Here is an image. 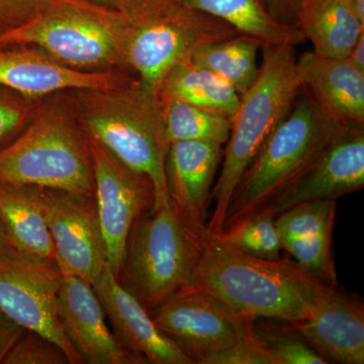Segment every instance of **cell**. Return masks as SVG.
<instances>
[{
	"label": "cell",
	"instance_id": "32",
	"mask_svg": "<svg viewBox=\"0 0 364 364\" xmlns=\"http://www.w3.org/2000/svg\"><path fill=\"white\" fill-rule=\"evenodd\" d=\"M305 0H264L273 18L287 26H296L299 14Z\"/></svg>",
	"mask_w": 364,
	"mask_h": 364
},
{
	"label": "cell",
	"instance_id": "12",
	"mask_svg": "<svg viewBox=\"0 0 364 364\" xmlns=\"http://www.w3.org/2000/svg\"><path fill=\"white\" fill-rule=\"evenodd\" d=\"M41 188L57 267L92 284L107 267L95 196Z\"/></svg>",
	"mask_w": 364,
	"mask_h": 364
},
{
	"label": "cell",
	"instance_id": "15",
	"mask_svg": "<svg viewBox=\"0 0 364 364\" xmlns=\"http://www.w3.org/2000/svg\"><path fill=\"white\" fill-rule=\"evenodd\" d=\"M364 188V130L352 126L258 214L277 217L287 208L312 200H334ZM257 215V214H256Z\"/></svg>",
	"mask_w": 364,
	"mask_h": 364
},
{
	"label": "cell",
	"instance_id": "11",
	"mask_svg": "<svg viewBox=\"0 0 364 364\" xmlns=\"http://www.w3.org/2000/svg\"><path fill=\"white\" fill-rule=\"evenodd\" d=\"M150 316L193 364H205L210 356L251 334L254 321L195 287L177 294Z\"/></svg>",
	"mask_w": 364,
	"mask_h": 364
},
{
	"label": "cell",
	"instance_id": "25",
	"mask_svg": "<svg viewBox=\"0 0 364 364\" xmlns=\"http://www.w3.org/2000/svg\"><path fill=\"white\" fill-rule=\"evenodd\" d=\"M160 102L169 145L178 141H200L220 145L227 143L231 132V117L177 100Z\"/></svg>",
	"mask_w": 364,
	"mask_h": 364
},
{
	"label": "cell",
	"instance_id": "31",
	"mask_svg": "<svg viewBox=\"0 0 364 364\" xmlns=\"http://www.w3.org/2000/svg\"><path fill=\"white\" fill-rule=\"evenodd\" d=\"M50 0H0V33L25 23Z\"/></svg>",
	"mask_w": 364,
	"mask_h": 364
},
{
	"label": "cell",
	"instance_id": "5",
	"mask_svg": "<svg viewBox=\"0 0 364 364\" xmlns=\"http://www.w3.org/2000/svg\"><path fill=\"white\" fill-rule=\"evenodd\" d=\"M296 47L286 43L262 48L263 61L257 77L241 95L231 119L221 173L210 198L215 200V208L207 224L210 233L222 232L228 207L244 172L296 102L301 88Z\"/></svg>",
	"mask_w": 364,
	"mask_h": 364
},
{
	"label": "cell",
	"instance_id": "1",
	"mask_svg": "<svg viewBox=\"0 0 364 364\" xmlns=\"http://www.w3.org/2000/svg\"><path fill=\"white\" fill-rule=\"evenodd\" d=\"M330 287L299 269L289 258L251 257L210 233L193 287L245 317L294 326L308 317Z\"/></svg>",
	"mask_w": 364,
	"mask_h": 364
},
{
	"label": "cell",
	"instance_id": "8",
	"mask_svg": "<svg viewBox=\"0 0 364 364\" xmlns=\"http://www.w3.org/2000/svg\"><path fill=\"white\" fill-rule=\"evenodd\" d=\"M122 14L124 69L154 91L170 69L198 46L239 33L178 0H138Z\"/></svg>",
	"mask_w": 364,
	"mask_h": 364
},
{
	"label": "cell",
	"instance_id": "26",
	"mask_svg": "<svg viewBox=\"0 0 364 364\" xmlns=\"http://www.w3.org/2000/svg\"><path fill=\"white\" fill-rule=\"evenodd\" d=\"M214 235L223 243L251 257L267 260L280 258L282 247L273 215H254Z\"/></svg>",
	"mask_w": 364,
	"mask_h": 364
},
{
	"label": "cell",
	"instance_id": "22",
	"mask_svg": "<svg viewBox=\"0 0 364 364\" xmlns=\"http://www.w3.org/2000/svg\"><path fill=\"white\" fill-rule=\"evenodd\" d=\"M161 100H177L222 112L231 117L240 102V93L226 80L191 58L170 69L156 91Z\"/></svg>",
	"mask_w": 364,
	"mask_h": 364
},
{
	"label": "cell",
	"instance_id": "4",
	"mask_svg": "<svg viewBox=\"0 0 364 364\" xmlns=\"http://www.w3.org/2000/svg\"><path fill=\"white\" fill-rule=\"evenodd\" d=\"M0 182L93 195L87 134L68 91L40 100L25 129L0 150Z\"/></svg>",
	"mask_w": 364,
	"mask_h": 364
},
{
	"label": "cell",
	"instance_id": "37",
	"mask_svg": "<svg viewBox=\"0 0 364 364\" xmlns=\"http://www.w3.org/2000/svg\"><path fill=\"white\" fill-rule=\"evenodd\" d=\"M14 249L13 246L9 244L7 241L6 236L2 233L1 229H0V253L6 252V251L13 250ZM16 250V249H14Z\"/></svg>",
	"mask_w": 364,
	"mask_h": 364
},
{
	"label": "cell",
	"instance_id": "21",
	"mask_svg": "<svg viewBox=\"0 0 364 364\" xmlns=\"http://www.w3.org/2000/svg\"><path fill=\"white\" fill-rule=\"evenodd\" d=\"M296 28L314 51L326 57L346 58L364 33V23L356 18L347 0H305Z\"/></svg>",
	"mask_w": 364,
	"mask_h": 364
},
{
	"label": "cell",
	"instance_id": "20",
	"mask_svg": "<svg viewBox=\"0 0 364 364\" xmlns=\"http://www.w3.org/2000/svg\"><path fill=\"white\" fill-rule=\"evenodd\" d=\"M0 229L21 255L55 262L40 186L0 182Z\"/></svg>",
	"mask_w": 364,
	"mask_h": 364
},
{
	"label": "cell",
	"instance_id": "13",
	"mask_svg": "<svg viewBox=\"0 0 364 364\" xmlns=\"http://www.w3.org/2000/svg\"><path fill=\"white\" fill-rule=\"evenodd\" d=\"M131 75L124 70H78L31 46L0 47V85L35 102L64 91L109 90Z\"/></svg>",
	"mask_w": 364,
	"mask_h": 364
},
{
	"label": "cell",
	"instance_id": "14",
	"mask_svg": "<svg viewBox=\"0 0 364 364\" xmlns=\"http://www.w3.org/2000/svg\"><path fill=\"white\" fill-rule=\"evenodd\" d=\"M58 312L63 331L83 363H147L112 332L104 306L87 280L62 274Z\"/></svg>",
	"mask_w": 364,
	"mask_h": 364
},
{
	"label": "cell",
	"instance_id": "7",
	"mask_svg": "<svg viewBox=\"0 0 364 364\" xmlns=\"http://www.w3.org/2000/svg\"><path fill=\"white\" fill-rule=\"evenodd\" d=\"M122 11L88 0H50L23 25L0 33V47L31 46L83 71L124 70Z\"/></svg>",
	"mask_w": 364,
	"mask_h": 364
},
{
	"label": "cell",
	"instance_id": "3",
	"mask_svg": "<svg viewBox=\"0 0 364 364\" xmlns=\"http://www.w3.org/2000/svg\"><path fill=\"white\" fill-rule=\"evenodd\" d=\"M208 235L171 200L151 208L132 228L117 279L151 313L193 287Z\"/></svg>",
	"mask_w": 364,
	"mask_h": 364
},
{
	"label": "cell",
	"instance_id": "30",
	"mask_svg": "<svg viewBox=\"0 0 364 364\" xmlns=\"http://www.w3.org/2000/svg\"><path fill=\"white\" fill-rule=\"evenodd\" d=\"M205 364H273L252 333L229 348L210 356Z\"/></svg>",
	"mask_w": 364,
	"mask_h": 364
},
{
	"label": "cell",
	"instance_id": "29",
	"mask_svg": "<svg viewBox=\"0 0 364 364\" xmlns=\"http://www.w3.org/2000/svg\"><path fill=\"white\" fill-rule=\"evenodd\" d=\"M39 102L0 85V150L25 129Z\"/></svg>",
	"mask_w": 364,
	"mask_h": 364
},
{
	"label": "cell",
	"instance_id": "18",
	"mask_svg": "<svg viewBox=\"0 0 364 364\" xmlns=\"http://www.w3.org/2000/svg\"><path fill=\"white\" fill-rule=\"evenodd\" d=\"M301 87L327 116L346 126L364 127V72L347 58L306 52L296 59Z\"/></svg>",
	"mask_w": 364,
	"mask_h": 364
},
{
	"label": "cell",
	"instance_id": "34",
	"mask_svg": "<svg viewBox=\"0 0 364 364\" xmlns=\"http://www.w3.org/2000/svg\"><path fill=\"white\" fill-rule=\"evenodd\" d=\"M358 70L364 72V33L358 38L346 57Z\"/></svg>",
	"mask_w": 364,
	"mask_h": 364
},
{
	"label": "cell",
	"instance_id": "24",
	"mask_svg": "<svg viewBox=\"0 0 364 364\" xmlns=\"http://www.w3.org/2000/svg\"><path fill=\"white\" fill-rule=\"evenodd\" d=\"M259 49L262 46L257 40L237 33L228 39L198 46L191 53V58L226 80L241 95L257 77Z\"/></svg>",
	"mask_w": 364,
	"mask_h": 364
},
{
	"label": "cell",
	"instance_id": "19",
	"mask_svg": "<svg viewBox=\"0 0 364 364\" xmlns=\"http://www.w3.org/2000/svg\"><path fill=\"white\" fill-rule=\"evenodd\" d=\"M223 153V145L215 143L178 141L169 145L165 176L170 200L198 221H205Z\"/></svg>",
	"mask_w": 364,
	"mask_h": 364
},
{
	"label": "cell",
	"instance_id": "27",
	"mask_svg": "<svg viewBox=\"0 0 364 364\" xmlns=\"http://www.w3.org/2000/svg\"><path fill=\"white\" fill-rule=\"evenodd\" d=\"M252 334L267 351L273 364H327L298 330L274 327L254 318Z\"/></svg>",
	"mask_w": 364,
	"mask_h": 364
},
{
	"label": "cell",
	"instance_id": "9",
	"mask_svg": "<svg viewBox=\"0 0 364 364\" xmlns=\"http://www.w3.org/2000/svg\"><path fill=\"white\" fill-rule=\"evenodd\" d=\"M61 279L54 261L32 259L14 249L0 253V310L25 329L55 342L70 364H82L60 321Z\"/></svg>",
	"mask_w": 364,
	"mask_h": 364
},
{
	"label": "cell",
	"instance_id": "36",
	"mask_svg": "<svg viewBox=\"0 0 364 364\" xmlns=\"http://www.w3.org/2000/svg\"><path fill=\"white\" fill-rule=\"evenodd\" d=\"M347 4L356 18L364 23V0H347Z\"/></svg>",
	"mask_w": 364,
	"mask_h": 364
},
{
	"label": "cell",
	"instance_id": "23",
	"mask_svg": "<svg viewBox=\"0 0 364 364\" xmlns=\"http://www.w3.org/2000/svg\"><path fill=\"white\" fill-rule=\"evenodd\" d=\"M184 6L214 16L239 33L257 40L263 47L291 43L299 45L305 38L296 26L275 20L264 0H178Z\"/></svg>",
	"mask_w": 364,
	"mask_h": 364
},
{
	"label": "cell",
	"instance_id": "28",
	"mask_svg": "<svg viewBox=\"0 0 364 364\" xmlns=\"http://www.w3.org/2000/svg\"><path fill=\"white\" fill-rule=\"evenodd\" d=\"M2 364H70L65 352L39 333L26 330Z\"/></svg>",
	"mask_w": 364,
	"mask_h": 364
},
{
	"label": "cell",
	"instance_id": "2",
	"mask_svg": "<svg viewBox=\"0 0 364 364\" xmlns=\"http://www.w3.org/2000/svg\"><path fill=\"white\" fill-rule=\"evenodd\" d=\"M68 92L86 134L129 168L152 182V208L168 203L165 162L169 142L156 91L132 74L122 85L109 90Z\"/></svg>",
	"mask_w": 364,
	"mask_h": 364
},
{
	"label": "cell",
	"instance_id": "33",
	"mask_svg": "<svg viewBox=\"0 0 364 364\" xmlns=\"http://www.w3.org/2000/svg\"><path fill=\"white\" fill-rule=\"evenodd\" d=\"M26 330L0 310V363H4L7 354Z\"/></svg>",
	"mask_w": 364,
	"mask_h": 364
},
{
	"label": "cell",
	"instance_id": "35",
	"mask_svg": "<svg viewBox=\"0 0 364 364\" xmlns=\"http://www.w3.org/2000/svg\"><path fill=\"white\" fill-rule=\"evenodd\" d=\"M97 6L107 7L114 11H123L138 0H88Z\"/></svg>",
	"mask_w": 364,
	"mask_h": 364
},
{
	"label": "cell",
	"instance_id": "6",
	"mask_svg": "<svg viewBox=\"0 0 364 364\" xmlns=\"http://www.w3.org/2000/svg\"><path fill=\"white\" fill-rule=\"evenodd\" d=\"M350 127L327 116L310 95L296 100L244 172L223 230L267 207Z\"/></svg>",
	"mask_w": 364,
	"mask_h": 364
},
{
	"label": "cell",
	"instance_id": "10",
	"mask_svg": "<svg viewBox=\"0 0 364 364\" xmlns=\"http://www.w3.org/2000/svg\"><path fill=\"white\" fill-rule=\"evenodd\" d=\"M87 139L107 264L119 279L132 228L153 208L154 188L147 176L129 168L95 139Z\"/></svg>",
	"mask_w": 364,
	"mask_h": 364
},
{
	"label": "cell",
	"instance_id": "17",
	"mask_svg": "<svg viewBox=\"0 0 364 364\" xmlns=\"http://www.w3.org/2000/svg\"><path fill=\"white\" fill-rule=\"evenodd\" d=\"M328 363H364V309L359 299L328 287L305 320L293 326Z\"/></svg>",
	"mask_w": 364,
	"mask_h": 364
},
{
	"label": "cell",
	"instance_id": "16",
	"mask_svg": "<svg viewBox=\"0 0 364 364\" xmlns=\"http://www.w3.org/2000/svg\"><path fill=\"white\" fill-rule=\"evenodd\" d=\"M91 286L104 306L112 332L126 348L147 363L193 364L157 327L142 304L122 286L109 264Z\"/></svg>",
	"mask_w": 364,
	"mask_h": 364
}]
</instances>
